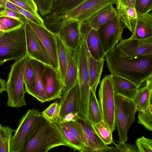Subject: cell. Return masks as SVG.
<instances>
[{"label":"cell","instance_id":"43","mask_svg":"<svg viewBox=\"0 0 152 152\" xmlns=\"http://www.w3.org/2000/svg\"><path fill=\"white\" fill-rule=\"evenodd\" d=\"M14 5L20 13L25 17L26 18L38 25L46 28L45 25L44 20L40 16H37L23 8Z\"/></svg>","mask_w":152,"mask_h":152},{"label":"cell","instance_id":"19","mask_svg":"<svg viewBox=\"0 0 152 152\" xmlns=\"http://www.w3.org/2000/svg\"><path fill=\"white\" fill-rule=\"evenodd\" d=\"M110 75L115 94L133 101L139 87L125 78L116 75Z\"/></svg>","mask_w":152,"mask_h":152},{"label":"cell","instance_id":"39","mask_svg":"<svg viewBox=\"0 0 152 152\" xmlns=\"http://www.w3.org/2000/svg\"><path fill=\"white\" fill-rule=\"evenodd\" d=\"M134 8L137 15L149 13L152 10V0H136Z\"/></svg>","mask_w":152,"mask_h":152},{"label":"cell","instance_id":"24","mask_svg":"<svg viewBox=\"0 0 152 152\" xmlns=\"http://www.w3.org/2000/svg\"><path fill=\"white\" fill-rule=\"evenodd\" d=\"M105 59L104 58L97 60L90 54L88 57V70L90 88L94 93H96L97 86L100 82Z\"/></svg>","mask_w":152,"mask_h":152},{"label":"cell","instance_id":"2","mask_svg":"<svg viewBox=\"0 0 152 152\" xmlns=\"http://www.w3.org/2000/svg\"><path fill=\"white\" fill-rule=\"evenodd\" d=\"M116 3L117 0H86L68 11L44 16V23L49 30L57 34L66 25L76 22H83L101 9Z\"/></svg>","mask_w":152,"mask_h":152},{"label":"cell","instance_id":"28","mask_svg":"<svg viewBox=\"0 0 152 152\" xmlns=\"http://www.w3.org/2000/svg\"><path fill=\"white\" fill-rule=\"evenodd\" d=\"M88 118L92 124L97 123L103 120L102 111L96 93L92 92L90 89L88 106Z\"/></svg>","mask_w":152,"mask_h":152},{"label":"cell","instance_id":"20","mask_svg":"<svg viewBox=\"0 0 152 152\" xmlns=\"http://www.w3.org/2000/svg\"><path fill=\"white\" fill-rule=\"evenodd\" d=\"M130 37L137 39L152 38V14L149 12L137 15Z\"/></svg>","mask_w":152,"mask_h":152},{"label":"cell","instance_id":"45","mask_svg":"<svg viewBox=\"0 0 152 152\" xmlns=\"http://www.w3.org/2000/svg\"><path fill=\"white\" fill-rule=\"evenodd\" d=\"M80 118L78 113H69L65 115L58 122L63 123L71 121H76Z\"/></svg>","mask_w":152,"mask_h":152},{"label":"cell","instance_id":"14","mask_svg":"<svg viewBox=\"0 0 152 152\" xmlns=\"http://www.w3.org/2000/svg\"><path fill=\"white\" fill-rule=\"evenodd\" d=\"M25 28L27 53L29 58L51 66L46 50L40 39L26 20Z\"/></svg>","mask_w":152,"mask_h":152},{"label":"cell","instance_id":"26","mask_svg":"<svg viewBox=\"0 0 152 152\" xmlns=\"http://www.w3.org/2000/svg\"><path fill=\"white\" fill-rule=\"evenodd\" d=\"M116 6L118 13L123 26L132 32L137 17L135 8L122 4Z\"/></svg>","mask_w":152,"mask_h":152},{"label":"cell","instance_id":"7","mask_svg":"<svg viewBox=\"0 0 152 152\" xmlns=\"http://www.w3.org/2000/svg\"><path fill=\"white\" fill-rule=\"evenodd\" d=\"M115 121L119 141L126 142L127 133L135 121L136 107L133 101L115 94Z\"/></svg>","mask_w":152,"mask_h":152},{"label":"cell","instance_id":"17","mask_svg":"<svg viewBox=\"0 0 152 152\" xmlns=\"http://www.w3.org/2000/svg\"><path fill=\"white\" fill-rule=\"evenodd\" d=\"M80 94L78 78L74 86L61 98L59 121L68 113H72L78 114Z\"/></svg>","mask_w":152,"mask_h":152},{"label":"cell","instance_id":"18","mask_svg":"<svg viewBox=\"0 0 152 152\" xmlns=\"http://www.w3.org/2000/svg\"><path fill=\"white\" fill-rule=\"evenodd\" d=\"M81 22H76L67 25L62 28L57 34L69 48L75 50L81 42Z\"/></svg>","mask_w":152,"mask_h":152},{"label":"cell","instance_id":"44","mask_svg":"<svg viewBox=\"0 0 152 152\" xmlns=\"http://www.w3.org/2000/svg\"><path fill=\"white\" fill-rule=\"evenodd\" d=\"M1 16H5L18 20L25 23L26 18L23 15L18 13L8 8H5L4 11L0 15Z\"/></svg>","mask_w":152,"mask_h":152},{"label":"cell","instance_id":"34","mask_svg":"<svg viewBox=\"0 0 152 152\" xmlns=\"http://www.w3.org/2000/svg\"><path fill=\"white\" fill-rule=\"evenodd\" d=\"M23 80L25 92L30 94L34 87L35 77L34 71L29 58L25 69Z\"/></svg>","mask_w":152,"mask_h":152},{"label":"cell","instance_id":"42","mask_svg":"<svg viewBox=\"0 0 152 152\" xmlns=\"http://www.w3.org/2000/svg\"><path fill=\"white\" fill-rule=\"evenodd\" d=\"M112 152H139L136 146L119 141L115 147H113Z\"/></svg>","mask_w":152,"mask_h":152},{"label":"cell","instance_id":"4","mask_svg":"<svg viewBox=\"0 0 152 152\" xmlns=\"http://www.w3.org/2000/svg\"><path fill=\"white\" fill-rule=\"evenodd\" d=\"M86 35L81 34V42L74 50L78 69L80 87V99L78 114L81 117L88 118V106L90 92L88 70L90 53L86 42Z\"/></svg>","mask_w":152,"mask_h":152},{"label":"cell","instance_id":"27","mask_svg":"<svg viewBox=\"0 0 152 152\" xmlns=\"http://www.w3.org/2000/svg\"><path fill=\"white\" fill-rule=\"evenodd\" d=\"M56 34L59 76L64 84V80L68 63L67 47L58 35Z\"/></svg>","mask_w":152,"mask_h":152},{"label":"cell","instance_id":"33","mask_svg":"<svg viewBox=\"0 0 152 152\" xmlns=\"http://www.w3.org/2000/svg\"><path fill=\"white\" fill-rule=\"evenodd\" d=\"M25 23L15 19L5 16L0 17V36L5 33L22 27Z\"/></svg>","mask_w":152,"mask_h":152},{"label":"cell","instance_id":"9","mask_svg":"<svg viewBox=\"0 0 152 152\" xmlns=\"http://www.w3.org/2000/svg\"><path fill=\"white\" fill-rule=\"evenodd\" d=\"M41 115L37 110L30 109L20 119L12 138L11 152H21L31 134L36 121Z\"/></svg>","mask_w":152,"mask_h":152},{"label":"cell","instance_id":"47","mask_svg":"<svg viewBox=\"0 0 152 152\" xmlns=\"http://www.w3.org/2000/svg\"><path fill=\"white\" fill-rule=\"evenodd\" d=\"M136 0H117L116 6L120 4L134 8Z\"/></svg>","mask_w":152,"mask_h":152},{"label":"cell","instance_id":"35","mask_svg":"<svg viewBox=\"0 0 152 152\" xmlns=\"http://www.w3.org/2000/svg\"><path fill=\"white\" fill-rule=\"evenodd\" d=\"M60 104L57 101L51 104L42 113V115L50 123L58 122Z\"/></svg>","mask_w":152,"mask_h":152},{"label":"cell","instance_id":"37","mask_svg":"<svg viewBox=\"0 0 152 152\" xmlns=\"http://www.w3.org/2000/svg\"><path fill=\"white\" fill-rule=\"evenodd\" d=\"M8 0L37 16H40L38 12L37 6L33 0Z\"/></svg>","mask_w":152,"mask_h":152},{"label":"cell","instance_id":"21","mask_svg":"<svg viewBox=\"0 0 152 152\" xmlns=\"http://www.w3.org/2000/svg\"><path fill=\"white\" fill-rule=\"evenodd\" d=\"M68 63L61 97L75 84L78 79V69L74 50L67 47Z\"/></svg>","mask_w":152,"mask_h":152},{"label":"cell","instance_id":"48","mask_svg":"<svg viewBox=\"0 0 152 152\" xmlns=\"http://www.w3.org/2000/svg\"><path fill=\"white\" fill-rule=\"evenodd\" d=\"M6 83L5 80L0 78V94L6 91Z\"/></svg>","mask_w":152,"mask_h":152},{"label":"cell","instance_id":"29","mask_svg":"<svg viewBox=\"0 0 152 152\" xmlns=\"http://www.w3.org/2000/svg\"><path fill=\"white\" fill-rule=\"evenodd\" d=\"M59 131L62 136L67 142L69 147L74 150L82 152L84 145L80 142L62 123L58 122L51 123Z\"/></svg>","mask_w":152,"mask_h":152},{"label":"cell","instance_id":"3","mask_svg":"<svg viewBox=\"0 0 152 152\" xmlns=\"http://www.w3.org/2000/svg\"><path fill=\"white\" fill-rule=\"evenodd\" d=\"M69 145L59 131L41 115L21 152H46L55 147Z\"/></svg>","mask_w":152,"mask_h":152},{"label":"cell","instance_id":"1","mask_svg":"<svg viewBox=\"0 0 152 152\" xmlns=\"http://www.w3.org/2000/svg\"><path fill=\"white\" fill-rule=\"evenodd\" d=\"M105 56L111 74L128 80L139 87L152 76V55L132 58H125L121 56L113 48Z\"/></svg>","mask_w":152,"mask_h":152},{"label":"cell","instance_id":"23","mask_svg":"<svg viewBox=\"0 0 152 152\" xmlns=\"http://www.w3.org/2000/svg\"><path fill=\"white\" fill-rule=\"evenodd\" d=\"M145 86L138 89L134 100L137 110H144L152 102V76L146 80Z\"/></svg>","mask_w":152,"mask_h":152},{"label":"cell","instance_id":"10","mask_svg":"<svg viewBox=\"0 0 152 152\" xmlns=\"http://www.w3.org/2000/svg\"><path fill=\"white\" fill-rule=\"evenodd\" d=\"M124 28L117 12L116 16L96 30L105 56L123 39L122 34Z\"/></svg>","mask_w":152,"mask_h":152},{"label":"cell","instance_id":"36","mask_svg":"<svg viewBox=\"0 0 152 152\" xmlns=\"http://www.w3.org/2000/svg\"><path fill=\"white\" fill-rule=\"evenodd\" d=\"M138 123L150 131L152 130V102L144 111H139Z\"/></svg>","mask_w":152,"mask_h":152},{"label":"cell","instance_id":"41","mask_svg":"<svg viewBox=\"0 0 152 152\" xmlns=\"http://www.w3.org/2000/svg\"><path fill=\"white\" fill-rule=\"evenodd\" d=\"M136 146L139 152H152V140L142 136L137 138L136 141Z\"/></svg>","mask_w":152,"mask_h":152},{"label":"cell","instance_id":"30","mask_svg":"<svg viewBox=\"0 0 152 152\" xmlns=\"http://www.w3.org/2000/svg\"><path fill=\"white\" fill-rule=\"evenodd\" d=\"M85 0H54L50 14H56L68 11L77 6Z\"/></svg>","mask_w":152,"mask_h":152},{"label":"cell","instance_id":"11","mask_svg":"<svg viewBox=\"0 0 152 152\" xmlns=\"http://www.w3.org/2000/svg\"><path fill=\"white\" fill-rule=\"evenodd\" d=\"M113 48L121 56L125 58H132L152 55V38L137 39L130 37L122 39Z\"/></svg>","mask_w":152,"mask_h":152},{"label":"cell","instance_id":"12","mask_svg":"<svg viewBox=\"0 0 152 152\" xmlns=\"http://www.w3.org/2000/svg\"><path fill=\"white\" fill-rule=\"evenodd\" d=\"M26 20L41 41L47 53L51 66L57 71L58 63L56 34L46 28L38 25L27 18Z\"/></svg>","mask_w":152,"mask_h":152},{"label":"cell","instance_id":"40","mask_svg":"<svg viewBox=\"0 0 152 152\" xmlns=\"http://www.w3.org/2000/svg\"><path fill=\"white\" fill-rule=\"evenodd\" d=\"M33 0L41 15L45 16L50 13L54 0Z\"/></svg>","mask_w":152,"mask_h":152},{"label":"cell","instance_id":"22","mask_svg":"<svg viewBox=\"0 0 152 152\" xmlns=\"http://www.w3.org/2000/svg\"><path fill=\"white\" fill-rule=\"evenodd\" d=\"M29 60L33 67L35 77L34 87L30 95L41 103L45 102L46 99L41 82V75L46 65L34 59L29 58Z\"/></svg>","mask_w":152,"mask_h":152},{"label":"cell","instance_id":"32","mask_svg":"<svg viewBox=\"0 0 152 152\" xmlns=\"http://www.w3.org/2000/svg\"><path fill=\"white\" fill-rule=\"evenodd\" d=\"M92 126L101 140L107 145L113 142L112 132L103 120L95 124Z\"/></svg>","mask_w":152,"mask_h":152},{"label":"cell","instance_id":"13","mask_svg":"<svg viewBox=\"0 0 152 152\" xmlns=\"http://www.w3.org/2000/svg\"><path fill=\"white\" fill-rule=\"evenodd\" d=\"M41 79L46 102L61 98L64 84L57 71L51 66L45 65L41 74Z\"/></svg>","mask_w":152,"mask_h":152},{"label":"cell","instance_id":"31","mask_svg":"<svg viewBox=\"0 0 152 152\" xmlns=\"http://www.w3.org/2000/svg\"><path fill=\"white\" fill-rule=\"evenodd\" d=\"M14 132L15 130L0 123V152H11V142Z\"/></svg>","mask_w":152,"mask_h":152},{"label":"cell","instance_id":"49","mask_svg":"<svg viewBox=\"0 0 152 152\" xmlns=\"http://www.w3.org/2000/svg\"><path fill=\"white\" fill-rule=\"evenodd\" d=\"M4 9V8L0 7V15L3 12Z\"/></svg>","mask_w":152,"mask_h":152},{"label":"cell","instance_id":"6","mask_svg":"<svg viewBox=\"0 0 152 152\" xmlns=\"http://www.w3.org/2000/svg\"><path fill=\"white\" fill-rule=\"evenodd\" d=\"M27 55L25 24L0 36V66L7 61H17Z\"/></svg>","mask_w":152,"mask_h":152},{"label":"cell","instance_id":"5","mask_svg":"<svg viewBox=\"0 0 152 152\" xmlns=\"http://www.w3.org/2000/svg\"><path fill=\"white\" fill-rule=\"evenodd\" d=\"M27 55L15 61L11 65L6 91L8 96L7 104L9 107L19 108L25 106V91L24 88V73L26 65L28 60Z\"/></svg>","mask_w":152,"mask_h":152},{"label":"cell","instance_id":"15","mask_svg":"<svg viewBox=\"0 0 152 152\" xmlns=\"http://www.w3.org/2000/svg\"><path fill=\"white\" fill-rule=\"evenodd\" d=\"M76 121L82 129L85 146L94 149L95 152H112L113 147H108L101 140L88 118L80 117Z\"/></svg>","mask_w":152,"mask_h":152},{"label":"cell","instance_id":"25","mask_svg":"<svg viewBox=\"0 0 152 152\" xmlns=\"http://www.w3.org/2000/svg\"><path fill=\"white\" fill-rule=\"evenodd\" d=\"M86 42L90 54L93 58L97 60L104 58L105 55L96 30H90L86 34Z\"/></svg>","mask_w":152,"mask_h":152},{"label":"cell","instance_id":"46","mask_svg":"<svg viewBox=\"0 0 152 152\" xmlns=\"http://www.w3.org/2000/svg\"><path fill=\"white\" fill-rule=\"evenodd\" d=\"M0 7L4 8H7L18 13L21 14L15 5L8 0H0Z\"/></svg>","mask_w":152,"mask_h":152},{"label":"cell","instance_id":"16","mask_svg":"<svg viewBox=\"0 0 152 152\" xmlns=\"http://www.w3.org/2000/svg\"><path fill=\"white\" fill-rule=\"evenodd\" d=\"M117 14L116 8L110 5L99 10L85 21L81 23V35L87 34L91 29L97 30L102 25L113 18Z\"/></svg>","mask_w":152,"mask_h":152},{"label":"cell","instance_id":"38","mask_svg":"<svg viewBox=\"0 0 152 152\" xmlns=\"http://www.w3.org/2000/svg\"><path fill=\"white\" fill-rule=\"evenodd\" d=\"M62 123L80 142L84 145V137L82 129L76 121H71Z\"/></svg>","mask_w":152,"mask_h":152},{"label":"cell","instance_id":"8","mask_svg":"<svg viewBox=\"0 0 152 152\" xmlns=\"http://www.w3.org/2000/svg\"><path fill=\"white\" fill-rule=\"evenodd\" d=\"M114 95L111 75H106L100 83L99 102L103 120L112 132L116 126Z\"/></svg>","mask_w":152,"mask_h":152}]
</instances>
